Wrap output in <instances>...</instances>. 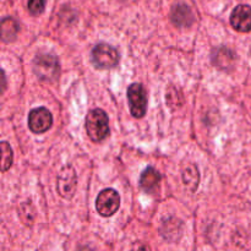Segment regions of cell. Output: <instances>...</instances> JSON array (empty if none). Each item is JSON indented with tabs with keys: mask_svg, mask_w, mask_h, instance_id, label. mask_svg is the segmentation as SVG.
Listing matches in <instances>:
<instances>
[{
	"mask_svg": "<svg viewBox=\"0 0 251 251\" xmlns=\"http://www.w3.org/2000/svg\"><path fill=\"white\" fill-rule=\"evenodd\" d=\"M86 131L93 142L103 141L109 135V120L103 109H92L86 117Z\"/></svg>",
	"mask_w": 251,
	"mask_h": 251,
	"instance_id": "6da1fadb",
	"label": "cell"
},
{
	"mask_svg": "<svg viewBox=\"0 0 251 251\" xmlns=\"http://www.w3.org/2000/svg\"><path fill=\"white\" fill-rule=\"evenodd\" d=\"M33 73L42 81H54L60 74V64L51 54H38L33 60Z\"/></svg>",
	"mask_w": 251,
	"mask_h": 251,
	"instance_id": "7a4b0ae2",
	"label": "cell"
},
{
	"mask_svg": "<svg viewBox=\"0 0 251 251\" xmlns=\"http://www.w3.org/2000/svg\"><path fill=\"white\" fill-rule=\"evenodd\" d=\"M127 100L130 113L134 118L141 119L147 112V92L141 83H131L127 87Z\"/></svg>",
	"mask_w": 251,
	"mask_h": 251,
	"instance_id": "3957f363",
	"label": "cell"
},
{
	"mask_svg": "<svg viewBox=\"0 0 251 251\" xmlns=\"http://www.w3.org/2000/svg\"><path fill=\"white\" fill-rule=\"evenodd\" d=\"M92 61L100 69H112L119 63V54L114 47L107 43H100L93 48Z\"/></svg>",
	"mask_w": 251,
	"mask_h": 251,
	"instance_id": "277c9868",
	"label": "cell"
},
{
	"mask_svg": "<svg viewBox=\"0 0 251 251\" xmlns=\"http://www.w3.org/2000/svg\"><path fill=\"white\" fill-rule=\"evenodd\" d=\"M77 186V176L75 169L71 166H65L60 169L56 179V190L63 199H71Z\"/></svg>",
	"mask_w": 251,
	"mask_h": 251,
	"instance_id": "5b68a950",
	"label": "cell"
},
{
	"mask_svg": "<svg viewBox=\"0 0 251 251\" xmlns=\"http://www.w3.org/2000/svg\"><path fill=\"white\" fill-rule=\"evenodd\" d=\"M120 206V196L114 189H104L100 191L96 200V208L102 217L115 215Z\"/></svg>",
	"mask_w": 251,
	"mask_h": 251,
	"instance_id": "8992f818",
	"label": "cell"
},
{
	"mask_svg": "<svg viewBox=\"0 0 251 251\" xmlns=\"http://www.w3.org/2000/svg\"><path fill=\"white\" fill-rule=\"evenodd\" d=\"M53 125V117L47 108H34L28 114V127L34 134H43Z\"/></svg>",
	"mask_w": 251,
	"mask_h": 251,
	"instance_id": "52a82bcc",
	"label": "cell"
},
{
	"mask_svg": "<svg viewBox=\"0 0 251 251\" xmlns=\"http://www.w3.org/2000/svg\"><path fill=\"white\" fill-rule=\"evenodd\" d=\"M230 25L238 32L251 31V6L249 5H238L230 15Z\"/></svg>",
	"mask_w": 251,
	"mask_h": 251,
	"instance_id": "ba28073f",
	"label": "cell"
},
{
	"mask_svg": "<svg viewBox=\"0 0 251 251\" xmlns=\"http://www.w3.org/2000/svg\"><path fill=\"white\" fill-rule=\"evenodd\" d=\"M162 176L158 171L153 167H147L140 176V188L142 191L147 194H156L158 191L159 184H161Z\"/></svg>",
	"mask_w": 251,
	"mask_h": 251,
	"instance_id": "9c48e42d",
	"label": "cell"
},
{
	"mask_svg": "<svg viewBox=\"0 0 251 251\" xmlns=\"http://www.w3.org/2000/svg\"><path fill=\"white\" fill-rule=\"evenodd\" d=\"M171 19L176 27H189L195 21L191 9L183 2L174 5L172 9Z\"/></svg>",
	"mask_w": 251,
	"mask_h": 251,
	"instance_id": "30bf717a",
	"label": "cell"
},
{
	"mask_svg": "<svg viewBox=\"0 0 251 251\" xmlns=\"http://www.w3.org/2000/svg\"><path fill=\"white\" fill-rule=\"evenodd\" d=\"M234 53L226 47L213 49L212 55H211L212 64L221 70H230L234 64Z\"/></svg>",
	"mask_w": 251,
	"mask_h": 251,
	"instance_id": "8fae6325",
	"label": "cell"
},
{
	"mask_svg": "<svg viewBox=\"0 0 251 251\" xmlns=\"http://www.w3.org/2000/svg\"><path fill=\"white\" fill-rule=\"evenodd\" d=\"M181 179H183L185 188L189 191H191V193H194L198 189L199 183H200V173H199L198 167L193 163L184 167L183 173H181Z\"/></svg>",
	"mask_w": 251,
	"mask_h": 251,
	"instance_id": "7c38bea8",
	"label": "cell"
},
{
	"mask_svg": "<svg viewBox=\"0 0 251 251\" xmlns=\"http://www.w3.org/2000/svg\"><path fill=\"white\" fill-rule=\"evenodd\" d=\"M183 229V223L178 218L171 217L163 222L161 228V233L164 239L167 240H176L181 234Z\"/></svg>",
	"mask_w": 251,
	"mask_h": 251,
	"instance_id": "4fadbf2b",
	"label": "cell"
},
{
	"mask_svg": "<svg viewBox=\"0 0 251 251\" xmlns=\"http://www.w3.org/2000/svg\"><path fill=\"white\" fill-rule=\"evenodd\" d=\"M19 24L11 17H5L1 21V38L4 42H11L19 33Z\"/></svg>",
	"mask_w": 251,
	"mask_h": 251,
	"instance_id": "5bb4252c",
	"label": "cell"
},
{
	"mask_svg": "<svg viewBox=\"0 0 251 251\" xmlns=\"http://www.w3.org/2000/svg\"><path fill=\"white\" fill-rule=\"evenodd\" d=\"M19 216L22 220V222L26 226H31L33 223L34 217H36V212L32 206L31 202H24L20 205L19 207Z\"/></svg>",
	"mask_w": 251,
	"mask_h": 251,
	"instance_id": "9a60e30c",
	"label": "cell"
},
{
	"mask_svg": "<svg viewBox=\"0 0 251 251\" xmlns=\"http://www.w3.org/2000/svg\"><path fill=\"white\" fill-rule=\"evenodd\" d=\"M0 147H1V172H6L12 166L14 153H12V149L6 141H2Z\"/></svg>",
	"mask_w": 251,
	"mask_h": 251,
	"instance_id": "2e32d148",
	"label": "cell"
},
{
	"mask_svg": "<svg viewBox=\"0 0 251 251\" xmlns=\"http://www.w3.org/2000/svg\"><path fill=\"white\" fill-rule=\"evenodd\" d=\"M27 7H28L29 14L33 16H38L44 11L46 0H27Z\"/></svg>",
	"mask_w": 251,
	"mask_h": 251,
	"instance_id": "e0dca14e",
	"label": "cell"
},
{
	"mask_svg": "<svg viewBox=\"0 0 251 251\" xmlns=\"http://www.w3.org/2000/svg\"><path fill=\"white\" fill-rule=\"evenodd\" d=\"M130 251H151V248L145 243H135Z\"/></svg>",
	"mask_w": 251,
	"mask_h": 251,
	"instance_id": "ac0fdd59",
	"label": "cell"
},
{
	"mask_svg": "<svg viewBox=\"0 0 251 251\" xmlns=\"http://www.w3.org/2000/svg\"><path fill=\"white\" fill-rule=\"evenodd\" d=\"M77 251H92V250H91L88 247H82V248H80Z\"/></svg>",
	"mask_w": 251,
	"mask_h": 251,
	"instance_id": "d6986e66",
	"label": "cell"
}]
</instances>
